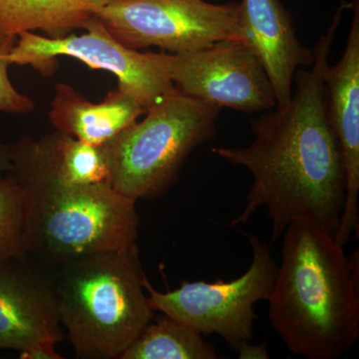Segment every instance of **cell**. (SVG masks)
Listing matches in <instances>:
<instances>
[{
  "label": "cell",
  "instance_id": "1",
  "mask_svg": "<svg viewBox=\"0 0 359 359\" xmlns=\"http://www.w3.org/2000/svg\"><path fill=\"white\" fill-rule=\"evenodd\" d=\"M348 4H342L314 46L313 63L295 72L283 105L252 120L254 141L245 147L218 146L212 152L252 176L245 207L231 226L247 223L259 208L271 221V245L294 219H308L334 236L344 211V156L328 113L325 71Z\"/></svg>",
  "mask_w": 359,
  "mask_h": 359
},
{
  "label": "cell",
  "instance_id": "2",
  "mask_svg": "<svg viewBox=\"0 0 359 359\" xmlns=\"http://www.w3.org/2000/svg\"><path fill=\"white\" fill-rule=\"evenodd\" d=\"M283 236L268 299L271 327L297 355L341 358L359 335L358 252L347 257L334 236L308 219H294Z\"/></svg>",
  "mask_w": 359,
  "mask_h": 359
},
{
  "label": "cell",
  "instance_id": "3",
  "mask_svg": "<svg viewBox=\"0 0 359 359\" xmlns=\"http://www.w3.org/2000/svg\"><path fill=\"white\" fill-rule=\"evenodd\" d=\"M49 271L59 320L77 358L120 359L153 320L137 243Z\"/></svg>",
  "mask_w": 359,
  "mask_h": 359
},
{
  "label": "cell",
  "instance_id": "4",
  "mask_svg": "<svg viewBox=\"0 0 359 359\" xmlns=\"http://www.w3.org/2000/svg\"><path fill=\"white\" fill-rule=\"evenodd\" d=\"M23 192L26 257L44 268L128 247L138 238L136 201L108 182Z\"/></svg>",
  "mask_w": 359,
  "mask_h": 359
},
{
  "label": "cell",
  "instance_id": "5",
  "mask_svg": "<svg viewBox=\"0 0 359 359\" xmlns=\"http://www.w3.org/2000/svg\"><path fill=\"white\" fill-rule=\"evenodd\" d=\"M219 108L178 90L101 146L108 180L130 199H154L178 179L187 158L216 134Z\"/></svg>",
  "mask_w": 359,
  "mask_h": 359
},
{
  "label": "cell",
  "instance_id": "6",
  "mask_svg": "<svg viewBox=\"0 0 359 359\" xmlns=\"http://www.w3.org/2000/svg\"><path fill=\"white\" fill-rule=\"evenodd\" d=\"M248 238L252 259L244 275L231 282H185L167 292L156 290L146 276L150 308L203 335L218 334L233 349L243 351L254 339L255 304L268 301L278 266L268 245L256 236Z\"/></svg>",
  "mask_w": 359,
  "mask_h": 359
},
{
  "label": "cell",
  "instance_id": "7",
  "mask_svg": "<svg viewBox=\"0 0 359 359\" xmlns=\"http://www.w3.org/2000/svg\"><path fill=\"white\" fill-rule=\"evenodd\" d=\"M108 32L129 48L158 47L168 53L245 40L238 4L205 0H113L93 11Z\"/></svg>",
  "mask_w": 359,
  "mask_h": 359
},
{
  "label": "cell",
  "instance_id": "8",
  "mask_svg": "<svg viewBox=\"0 0 359 359\" xmlns=\"http://www.w3.org/2000/svg\"><path fill=\"white\" fill-rule=\"evenodd\" d=\"M82 28L83 34L57 39L30 32L20 33L9 55L11 65H30L44 76H50L57 68L60 56L78 59L90 68L114 74L118 86L145 111L177 91L149 52L142 53L125 46L95 16L90 18Z\"/></svg>",
  "mask_w": 359,
  "mask_h": 359
},
{
  "label": "cell",
  "instance_id": "9",
  "mask_svg": "<svg viewBox=\"0 0 359 359\" xmlns=\"http://www.w3.org/2000/svg\"><path fill=\"white\" fill-rule=\"evenodd\" d=\"M149 54L184 95L247 114L276 106L268 74L245 40H224L197 51Z\"/></svg>",
  "mask_w": 359,
  "mask_h": 359
},
{
  "label": "cell",
  "instance_id": "10",
  "mask_svg": "<svg viewBox=\"0 0 359 359\" xmlns=\"http://www.w3.org/2000/svg\"><path fill=\"white\" fill-rule=\"evenodd\" d=\"M63 339L50 271L27 257L0 269V349L23 359H61Z\"/></svg>",
  "mask_w": 359,
  "mask_h": 359
},
{
  "label": "cell",
  "instance_id": "11",
  "mask_svg": "<svg viewBox=\"0 0 359 359\" xmlns=\"http://www.w3.org/2000/svg\"><path fill=\"white\" fill-rule=\"evenodd\" d=\"M353 11L351 29L341 58L325 71V91L330 121L344 156L346 195L344 211L334 235L346 245L353 233L359 235V1Z\"/></svg>",
  "mask_w": 359,
  "mask_h": 359
},
{
  "label": "cell",
  "instance_id": "12",
  "mask_svg": "<svg viewBox=\"0 0 359 359\" xmlns=\"http://www.w3.org/2000/svg\"><path fill=\"white\" fill-rule=\"evenodd\" d=\"M11 174L25 190L109 183L102 147L57 130L39 139H20L11 145Z\"/></svg>",
  "mask_w": 359,
  "mask_h": 359
},
{
  "label": "cell",
  "instance_id": "13",
  "mask_svg": "<svg viewBox=\"0 0 359 359\" xmlns=\"http://www.w3.org/2000/svg\"><path fill=\"white\" fill-rule=\"evenodd\" d=\"M238 11L245 41L268 74L276 106L283 105L294 91L295 72L313 65V50L299 41L282 0H242Z\"/></svg>",
  "mask_w": 359,
  "mask_h": 359
},
{
  "label": "cell",
  "instance_id": "14",
  "mask_svg": "<svg viewBox=\"0 0 359 359\" xmlns=\"http://www.w3.org/2000/svg\"><path fill=\"white\" fill-rule=\"evenodd\" d=\"M145 113L121 87L108 92L101 102L93 103L70 85L57 83L49 118L57 131L90 145L102 146Z\"/></svg>",
  "mask_w": 359,
  "mask_h": 359
},
{
  "label": "cell",
  "instance_id": "15",
  "mask_svg": "<svg viewBox=\"0 0 359 359\" xmlns=\"http://www.w3.org/2000/svg\"><path fill=\"white\" fill-rule=\"evenodd\" d=\"M92 0H0V33L43 32L66 36L93 16Z\"/></svg>",
  "mask_w": 359,
  "mask_h": 359
},
{
  "label": "cell",
  "instance_id": "16",
  "mask_svg": "<svg viewBox=\"0 0 359 359\" xmlns=\"http://www.w3.org/2000/svg\"><path fill=\"white\" fill-rule=\"evenodd\" d=\"M216 348L190 325L165 318L149 323L120 359H217Z\"/></svg>",
  "mask_w": 359,
  "mask_h": 359
},
{
  "label": "cell",
  "instance_id": "17",
  "mask_svg": "<svg viewBox=\"0 0 359 359\" xmlns=\"http://www.w3.org/2000/svg\"><path fill=\"white\" fill-rule=\"evenodd\" d=\"M25 192L13 175L0 182V269L26 257Z\"/></svg>",
  "mask_w": 359,
  "mask_h": 359
},
{
  "label": "cell",
  "instance_id": "18",
  "mask_svg": "<svg viewBox=\"0 0 359 359\" xmlns=\"http://www.w3.org/2000/svg\"><path fill=\"white\" fill-rule=\"evenodd\" d=\"M16 37L15 35L0 33V112L28 114L34 109L35 102L13 86L8 75V68L11 65L9 55Z\"/></svg>",
  "mask_w": 359,
  "mask_h": 359
},
{
  "label": "cell",
  "instance_id": "19",
  "mask_svg": "<svg viewBox=\"0 0 359 359\" xmlns=\"http://www.w3.org/2000/svg\"><path fill=\"white\" fill-rule=\"evenodd\" d=\"M11 172V145L0 140V182Z\"/></svg>",
  "mask_w": 359,
  "mask_h": 359
},
{
  "label": "cell",
  "instance_id": "20",
  "mask_svg": "<svg viewBox=\"0 0 359 359\" xmlns=\"http://www.w3.org/2000/svg\"><path fill=\"white\" fill-rule=\"evenodd\" d=\"M111 1H113V0H92V2H93L94 4V9H95L96 7L104 6V4H108V2Z\"/></svg>",
  "mask_w": 359,
  "mask_h": 359
}]
</instances>
